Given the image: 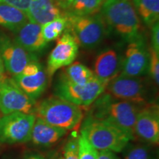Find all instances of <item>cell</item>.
Masks as SVG:
<instances>
[{
    "instance_id": "cell-21",
    "label": "cell",
    "mask_w": 159,
    "mask_h": 159,
    "mask_svg": "<svg viewBox=\"0 0 159 159\" xmlns=\"http://www.w3.org/2000/svg\"><path fill=\"white\" fill-rule=\"evenodd\" d=\"M95 77L94 71L80 62L69 65L61 74V77L71 83L85 85Z\"/></svg>"
},
{
    "instance_id": "cell-14",
    "label": "cell",
    "mask_w": 159,
    "mask_h": 159,
    "mask_svg": "<svg viewBox=\"0 0 159 159\" xmlns=\"http://www.w3.org/2000/svg\"><path fill=\"white\" fill-rule=\"evenodd\" d=\"M136 136L148 144L159 142V113L157 105H147L141 109L135 125Z\"/></svg>"
},
{
    "instance_id": "cell-10",
    "label": "cell",
    "mask_w": 159,
    "mask_h": 159,
    "mask_svg": "<svg viewBox=\"0 0 159 159\" xmlns=\"http://www.w3.org/2000/svg\"><path fill=\"white\" fill-rule=\"evenodd\" d=\"M0 56L2 59L5 70L12 76L20 74L25 66L36 58L20 47L15 40L0 30Z\"/></svg>"
},
{
    "instance_id": "cell-1",
    "label": "cell",
    "mask_w": 159,
    "mask_h": 159,
    "mask_svg": "<svg viewBox=\"0 0 159 159\" xmlns=\"http://www.w3.org/2000/svg\"><path fill=\"white\" fill-rule=\"evenodd\" d=\"M92 105L88 116L114 125L124 132L130 141L136 139L137 116L145 105L116 99L105 91Z\"/></svg>"
},
{
    "instance_id": "cell-4",
    "label": "cell",
    "mask_w": 159,
    "mask_h": 159,
    "mask_svg": "<svg viewBox=\"0 0 159 159\" xmlns=\"http://www.w3.org/2000/svg\"><path fill=\"white\" fill-rule=\"evenodd\" d=\"M80 133L97 150L122 152L130 141L124 132L114 125L89 116L83 122Z\"/></svg>"
},
{
    "instance_id": "cell-26",
    "label": "cell",
    "mask_w": 159,
    "mask_h": 159,
    "mask_svg": "<svg viewBox=\"0 0 159 159\" xmlns=\"http://www.w3.org/2000/svg\"><path fill=\"white\" fill-rule=\"evenodd\" d=\"M148 72L153 80L155 83H159V53L151 47L149 49V66Z\"/></svg>"
},
{
    "instance_id": "cell-33",
    "label": "cell",
    "mask_w": 159,
    "mask_h": 159,
    "mask_svg": "<svg viewBox=\"0 0 159 159\" xmlns=\"http://www.w3.org/2000/svg\"><path fill=\"white\" fill-rule=\"evenodd\" d=\"M6 77L5 75V68L4 66V63L1 56H0V82Z\"/></svg>"
},
{
    "instance_id": "cell-19",
    "label": "cell",
    "mask_w": 159,
    "mask_h": 159,
    "mask_svg": "<svg viewBox=\"0 0 159 159\" xmlns=\"http://www.w3.org/2000/svg\"><path fill=\"white\" fill-rule=\"evenodd\" d=\"M28 21L25 13L20 10L0 2V26L15 33Z\"/></svg>"
},
{
    "instance_id": "cell-5",
    "label": "cell",
    "mask_w": 159,
    "mask_h": 159,
    "mask_svg": "<svg viewBox=\"0 0 159 159\" xmlns=\"http://www.w3.org/2000/svg\"><path fill=\"white\" fill-rule=\"evenodd\" d=\"M67 27L78 45L87 49L94 48L104 39L107 27L101 14L74 16L66 13Z\"/></svg>"
},
{
    "instance_id": "cell-22",
    "label": "cell",
    "mask_w": 159,
    "mask_h": 159,
    "mask_svg": "<svg viewBox=\"0 0 159 159\" xmlns=\"http://www.w3.org/2000/svg\"><path fill=\"white\" fill-rule=\"evenodd\" d=\"M105 0H71L65 13L74 16H90L100 11Z\"/></svg>"
},
{
    "instance_id": "cell-24",
    "label": "cell",
    "mask_w": 159,
    "mask_h": 159,
    "mask_svg": "<svg viewBox=\"0 0 159 159\" xmlns=\"http://www.w3.org/2000/svg\"><path fill=\"white\" fill-rule=\"evenodd\" d=\"M150 144H129L124 149L123 159H156V153Z\"/></svg>"
},
{
    "instance_id": "cell-11",
    "label": "cell",
    "mask_w": 159,
    "mask_h": 159,
    "mask_svg": "<svg viewBox=\"0 0 159 159\" xmlns=\"http://www.w3.org/2000/svg\"><path fill=\"white\" fill-rule=\"evenodd\" d=\"M79 45L69 31H66L57 39L56 46L52 50L47 60V74L52 77L62 67L68 66L78 55Z\"/></svg>"
},
{
    "instance_id": "cell-9",
    "label": "cell",
    "mask_w": 159,
    "mask_h": 159,
    "mask_svg": "<svg viewBox=\"0 0 159 159\" xmlns=\"http://www.w3.org/2000/svg\"><path fill=\"white\" fill-rule=\"evenodd\" d=\"M105 92L116 99L147 105V92L142 77H130L119 74L111 80Z\"/></svg>"
},
{
    "instance_id": "cell-20",
    "label": "cell",
    "mask_w": 159,
    "mask_h": 159,
    "mask_svg": "<svg viewBox=\"0 0 159 159\" xmlns=\"http://www.w3.org/2000/svg\"><path fill=\"white\" fill-rule=\"evenodd\" d=\"M139 18L145 25H153L159 19V0H133Z\"/></svg>"
},
{
    "instance_id": "cell-8",
    "label": "cell",
    "mask_w": 159,
    "mask_h": 159,
    "mask_svg": "<svg viewBox=\"0 0 159 159\" xmlns=\"http://www.w3.org/2000/svg\"><path fill=\"white\" fill-rule=\"evenodd\" d=\"M35 100L27 96L12 77L6 76L0 82V111L4 115L15 112L33 114Z\"/></svg>"
},
{
    "instance_id": "cell-31",
    "label": "cell",
    "mask_w": 159,
    "mask_h": 159,
    "mask_svg": "<svg viewBox=\"0 0 159 159\" xmlns=\"http://www.w3.org/2000/svg\"><path fill=\"white\" fill-rule=\"evenodd\" d=\"M54 1L60 8L66 11V10L68 8L71 0H54Z\"/></svg>"
},
{
    "instance_id": "cell-30",
    "label": "cell",
    "mask_w": 159,
    "mask_h": 159,
    "mask_svg": "<svg viewBox=\"0 0 159 159\" xmlns=\"http://www.w3.org/2000/svg\"><path fill=\"white\" fill-rule=\"evenodd\" d=\"M97 159H119L114 152L108 150H99Z\"/></svg>"
},
{
    "instance_id": "cell-7",
    "label": "cell",
    "mask_w": 159,
    "mask_h": 159,
    "mask_svg": "<svg viewBox=\"0 0 159 159\" xmlns=\"http://www.w3.org/2000/svg\"><path fill=\"white\" fill-rule=\"evenodd\" d=\"M36 117L33 114L15 112L0 119V142L5 144H22L30 141Z\"/></svg>"
},
{
    "instance_id": "cell-3",
    "label": "cell",
    "mask_w": 159,
    "mask_h": 159,
    "mask_svg": "<svg viewBox=\"0 0 159 159\" xmlns=\"http://www.w3.org/2000/svg\"><path fill=\"white\" fill-rule=\"evenodd\" d=\"M33 114L48 124L73 130L80 125L83 113L80 107L57 96H51L35 105Z\"/></svg>"
},
{
    "instance_id": "cell-13",
    "label": "cell",
    "mask_w": 159,
    "mask_h": 159,
    "mask_svg": "<svg viewBox=\"0 0 159 159\" xmlns=\"http://www.w3.org/2000/svg\"><path fill=\"white\" fill-rule=\"evenodd\" d=\"M149 51L143 39L129 43L122 61L120 74L141 77L148 72Z\"/></svg>"
},
{
    "instance_id": "cell-32",
    "label": "cell",
    "mask_w": 159,
    "mask_h": 159,
    "mask_svg": "<svg viewBox=\"0 0 159 159\" xmlns=\"http://www.w3.org/2000/svg\"><path fill=\"white\" fill-rule=\"evenodd\" d=\"M25 159H47L42 155L39 153H28L25 157Z\"/></svg>"
},
{
    "instance_id": "cell-18",
    "label": "cell",
    "mask_w": 159,
    "mask_h": 159,
    "mask_svg": "<svg viewBox=\"0 0 159 159\" xmlns=\"http://www.w3.org/2000/svg\"><path fill=\"white\" fill-rule=\"evenodd\" d=\"M66 133L67 130L64 129L49 125L36 117L32 130L30 140L35 145L50 146L55 144Z\"/></svg>"
},
{
    "instance_id": "cell-25",
    "label": "cell",
    "mask_w": 159,
    "mask_h": 159,
    "mask_svg": "<svg viewBox=\"0 0 159 159\" xmlns=\"http://www.w3.org/2000/svg\"><path fill=\"white\" fill-rule=\"evenodd\" d=\"M79 159H97L98 150L85 139L80 136L78 139Z\"/></svg>"
},
{
    "instance_id": "cell-12",
    "label": "cell",
    "mask_w": 159,
    "mask_h": 159,
    "mask_svg": "<svg viewBox=\"0 0 159 159\" xmlns=\"http://www.w3.org/2000/svg\"><path fill=\"white\" fill-rule=\"evenodd\" d=\"M12 78L27 96L34 100L43 94L48 82L47 71L36 60L30 62L20 74Z\"/></svg>"
},
{
    "instance_id": "cell-15",
    "label": "cell",
    "mask_w": 159,
    "mask_h": 159,
    "mask_svg": "<svg viewBox=\"0 0 159 159\" xmlns=\"http://www.w3.org/2000/svg\"><path fill=\"white\" fill-rule=\"evenodd\" d=\"M14 34L16 42L31 54L42 51L47 44L41 35V25L29 20Z\"/></svg>"
},
{
    "instance_id": "cell-6",
    "label": "cell",
    "mask_w": 159,
    "mask_h": 159,
    "mask_svg": "<svg viewBox=\"0 0 159 159\" xmlns=\"http://www.w3.org/2000/svg\"><path fill=\"white\" fill-rule=\"evenodd\" d=\"M108 83L101 80L96 75L85 85H77L60 77L55 88V96L64 99L79 107H89L102 93Z\"/></svg>"
},
{
    "instance_id": "cell-29",
    "label": "cell",
    "mask_w": 159,
    "mask_h": 159,
    "mask_svg": "<svg viewBox=\"0 0 159 159\" xmlns=\"http://www.w3.org/2000/svg\"><path fill=\"white\" fill-rule=\"evenodd\" d=\"M151 34H152V48L159 53V24L155 23L151 26Z\"/></svg>"
},
{
    "instance_id": "cell-16",
    "label": "cell",
    "mask_w": 159,
    "mask_h": 159,
    "mask_svg": "<svg viewBox=\"0 0 159 159\" xmlns=\"http://www.w3.org/2000/svg\"><path fill=\"white\" fill-rule=\"evenodd\" d=\"M122 61L114 49H105L96 57L94 75L101 80L109 83L120 72Z\"/></svg>"
},
{
    "instance_id": "cell-28",
    "label": "cell",
    "mask_w": 159,
    "mask_h": 159,
    "mask_svg": "<svg viewBox=\"0 0 159 159\" xmlns=\"http://www.w3.org/2000/svg\"><path fill=\"white\" fill-rule=\"evenodd\" d=\"M30 1V0H0V2L14 7L27 14L29 8Z\"/></svg>"
},
{
    "instance_id": "cell-17",
    "label": "cell",
    "mask_w": 159,
    "mask_h": 159,
    "mask_svg": "<svg viewBox=\"0 0 159 159\" xmlns=\"http://www.w3.org/2000/svg\"><path fill=\"white\" fill-rule=\"evenodd\" d=\"M64 13L54 0H30L27 16L29 21L43 25Z\"/></svg>"
},
{
    "instance_id": "cell-2",
    "label": "cell",
    "mask_w": 159,
    "mask_h": 159,
    "mask_svg": "<svg viewBox=\"0 0 159 159\" xmlns=\"http://www.w3.org/2000/svg\"><path fill=\"white\" fill-rule=\"evenodd\" d=\"M106 27L129 43L142 39L140 19L131 0H105L100 9Z\"/></svg>"
},
{
    "instance_id": "cell-27",
    "label": "cell",
    "mask_w": 159,
    "mask_h": 159,
    "mask_svg": "<svg viewBox=\"0 0 159 159\" xmlns=\"http://www.w3.org/2000/svg\"><path fill=\"white\" fill-rule=\"evenodd\" d=\"M61 159H79L78 139H71L67 142Z\"/></svg>"
},
{
    "instance_id": "cell-23",
    "label": "cell",
    "mask_w": 159,
    "mask_h": 159,
    "mask_svg": "<svg viewBox=\"0 0 159 159\" xmlns=\"http://www.w3.org/2000/svg\"><path fill=\"white\" fill-rule=\"evenodd\" d=\"M67 28V16L66 13L52 21L41 25V35L45 42L55 41L61 36Z\"/></svg>"
}]
</instances>
